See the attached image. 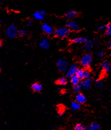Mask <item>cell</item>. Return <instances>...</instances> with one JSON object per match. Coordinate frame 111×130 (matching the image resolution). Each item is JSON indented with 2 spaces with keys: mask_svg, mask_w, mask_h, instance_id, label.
<instances>
[{
  "mask_svg": "<svg viewBox=\"0 0 111 130\" xmlns=\"http://www.w3.org/2000/svg\"><path fill=\"white\" fill-rule=\"evenodd\" d=\"M95 84H96V85L98 86L99 88H103V86H104V84L103 83V81L100 80H96L95 82Z\"/></svg>",
  "mask_w": 111,
  "mask_h": 130,
  "instance_id": "4316f807",
  "label": "cell"
},
{
  "mask_svg": "<svg viewBox=\"0 0 111 130\" xmlns=\"http://www.w3.org/2000/svg\"><path fill=\"white\" fill-rule=\"evenodd\" d=\"M107 46L109 49H111V39L108 41V44H107Z\"/></svg>",
  "mask_w": 111,
  "mask_h": 130,
  "instance_id": "4dcf8cb0",
  "label": "cell"
},
{
  "mask_svg": "<svg viewBox=\"0 0 111 130\" xmlns=\"http://www.w3.org/2000/svg\"><path fill=\"white\" fill-rule=\"evenodd\" d=\"M105 26V35L108 37H111V23H108Z\"/></svg>",
  "mask_w": 111,
  "mask_h": 130,
  "instance_id": "7402d4cb",
  "label": "cell"
},
{
  "mask_svg": "<svg viewBox=\"0 0 111 130\" xmlns=\"http://www.w3.org/2000/svg\"><path fill=\"white\" fill-rule=\"evenodd\" d=\"M84 130H91L90 128H89V126L88 127H86L85 128V129H84Z\"/></svg>",
  "mask_w": 111,
  "mask_h": 130,
  "instance_id": "1f68e13d",
  "label": "cell"
},
{
  "mask_svg": "<svg viewBox=\"0 0 111 130\" xmlns=\"http://www.w3.org/2000/svg\"><path fill=\"white\" fill-rule=\"evenodd\" d=\"M89 127L91 130H100V127L99 124L96 122H93L89 126Z\"/></svg>",
  "mask_w": 111,
  "mask_h": 130,
  "instance_id": "44dd1931",
  "label": "cell"
},
{
  "mask_svg": "<svg viewBox=\"0 0 111 130\" xmlns=\"http://www.w3.org/2000/svg\"><path fill=\"white\" fill-rule=\"evenodd\" d=\"M67 83V78L65 76L60 77V78L58 79L56 81V84L57 85H59L61 86L66 85Z\"/></svg>",
  "mask_w": 111,
  "mask_h": 130,
  "instance_id": "ac0fdd59",
  "label": "cell"
},
{
  "mask_svg": "<svg viewBox=\"0 0 111 130\" xmlns=\"http://www.w3.org/2000/svg\"><path fill=\"white\" fill-rule=\"evenodd\" d=\"M6 34L9 38L13 39L19 35V30L15 25H10L6 28Z\"/></svg>",
  "mask_w": 111,
  "mask_h": 130,
  "instance_id": "3957f363",
  "label": "cell"
},
{
  "mask_svg": "<svg viewBox=\"0 0 111 130\" xmlns=\"http://www.w3.org/2000/svg\"><path fill=\"white\" fill-rule=\"evenodd\" d=\"M33 25V21L32 20H28L26 23V26L27 27H30Z\"/></svg>",
  "mask_w": 111,
  "mask_h": 130,
  "instance_id": "f1b7e54d",
  "label": "cell"
},
{
  "mask_svg": "<svg viewBox=\"0 0 111 130\" xmlns=\"http://www.w3.org/2000/svg\"><path fill=\"white\" fill-rule=\"evenodd\" d=\"M93 61V56L90 53L84 54L80 59V63L84 69L87 70L90 67Z\"/></svg>",
  "mask_w": 111,
  "mask_h": 130,
  "instance_id": "6da1fadb",
  "label": "cell"
},
{
  "mask_svg": "<svg viewBox=\"0 0 111 130\" xmlns=\"http://www.w3.org/2000/svg\"><path fill=\"white\" fill-rule=\"evenodd\" d=\"M85 71V69H84L83 68H79L78 70H77L76 75L81 79V80H84Z\"/></svg>",
  "mask_w": 111,
  "mask_h": 130,
  "instance_id": "d6986e66",
  "label": "cell"
},
{
  "mask_svg": "<svg viewBox=\"0 0 111 130\" xmlns=\"http://www.w3.org/2000/svg\"><path fill=\"white\" fill-rule=\"evenodd\" d=\"M75 101L80 104H84L86 101V98L83 93L77 94L75 97Z\"/></svg>",
  "mask_w": 111,
  "mask_h": 130,
  "instance_id": "7c38bea8",
  "label": "cell"
},
{
  "mask_svg": "<svg viewBox=\"0 0 111 130\" xmlns=\"http://www.w3.org/2000/svg\"><path fill=\"white\" fill-rule=\"evenodd\" d=\"M82 88H82V86L80 85V84H78V85L73 86V91H74L75 93L78 94V93H80V92L81 90H82Z\"/></svg>",
  "mask_w": 111,
  "mask_h": 130,
  "instance_id": "603a6c76",
  "label": "cell"
},
{
  "mask_svg": "<svg viewBox=\"0 0 111 130\" xmlns=\"http://www.w3.org/2000/svg\"><path fill=\"white\" fill-rule=\"evenodd\" d=\"M104 52L102 50H99L97 53V56L99 57H102L104 56Z\"/></svg>",
  "mask_w": 111,
  "mask_h": 130,
  "instance_id": "83f0119b",
  "label": "cell"
},
{
  "mask_svg": "<svg viewBox=\"0 0 111 130\" xmlns=\"http://www.w3.org/2000/svg\"><path fill=\"white\" fill-rule=\"evenodd\" d=\"M80 84L81 85L82 88L87 90L90 88L92 81H91V79H84L81 81Z\"/></svg>",
  "mask_w": 111,
  "mask_h": 130,
  "instance_id": "5bb4252c",
  "label": "cell"
},
{
  "mask_svg": "<svg viewBox=\"0 0 111 130\" xmlns=\"http://www.w3.org/2000/svg\"><path fill=\"white\" fill-rule=\"evenodd\" d=\"M66 26L68 28L70 31L78 32L80 30V27L78 23L74 20H69L66 23Z\"/></svg>",
  "mask_w": 111,
  "mask_h": 130,
  "instance_id": "5b68a950",
  "label": "cell"
},
{
  "mask_svg": "<svg viewBox=\"0 0 111 130\" xmlns=\"http://www.w3.org/2000/svg\"><path fill=\"white\" fill-rule=\"evenodd\" d=\"M78 69V64L76 63L72 64L66 71V78H71L72 76L76 75Z\"/></svg>",
  "mask_w": 111,
  "mask_h": 130,
  "instance_id": "8992f818",
  "label": "cell"
},
{
  "mask_svg": "<svg viewBox=\"0 0 111 130\" xmlns=\"http://www.w3.org/2000/svg\"><path fill=\"white\" fill-rule=\"evenodd\" d=\"M26 31L23 29H20L19 30V36L20 37H24V36H25L26 35Z\"/></svg>",
  "mask_w": 111,
  "mask_h": 130,
  "instance_id": "484cf974",
  "label": "cell"
},
{
  "mask_svg": "<svg viewBox=\"0 0 111 130\" xmlns=\"http://www.w3.org/2000/svg\"><path fill=\"white\" fill-rule=\"evenodd\" d=\"M91 78H92V75H91L90 72L88 71V70H85V75H84V79H91Z\"/></svg>",
  "mask_w": 111,
  "mask_h": 130,
  "instance_id": "cb8c5ba5",
  "label": "cell"
},
{
  "mask_svg": "<svg viewBox=\"0 0 111 130\" xmlns=\"http://www.w3.org/2000/svg\"><path fill=\"white\" fill-rule=\"evenodd\" d=\"M78 15V13L75 10H70L68 11H67L66 13L65 14L64 17L65 19L67 20H72L73 19H74L75 17Z\"/></svg>",
  "mask_w": 111,
  "mask_h": 130,
  "instance_id": "9c48e42d",
  "label": "cell"
},
{
  "mask_svg": "<svg viewBox=\"0 0 111 130\" xmlns=\"http://www.w3.org/2000/svg\"><path fill=\"white\" fill-rule=\"evenodd\" d=\"M70 30L66 26L57 28L54 32V35L56 37L61 38L67 37L70 35Z\"/></svg>",
  "mask_w": 111,
  "mask_h": 130,
  "instance_id": "7a4b0ae2",
  "label": "cell"
},
{
  "mask_svg": "<svg viewBox=\"0 0 111 130\" xmlns=\"http://www.w3.org/2000/svg\"><path fill=\"white\" fill-rule=\"evenodd\" d=\"M96 40L94 39H90L87 40L86 41V42L84 43V49L85 51H90V50L93 48V45L94 44Z\"/></svg>",
  "mask_w": 111,
  "mask_h": 130,
  "instance_id": "8fae6325",
  "label": "cell"
},
{
  "mask_svg": "<svg viewBox=\"0 0 111 130\" xmlns=\"http://www.w3.org/2000/svg\"><path fill=\"white\" fill-rule=\"evenodd\" d=\"M81 81V79L76 75L72 76L70 78V83L72 84V85H73V86L78 85L80 83Z\"/></svg>",
  "mask_w": 111,
  "mask_h": 130,
  "instance_id": "e0dca14e",
  "label": "cell"
},
{
  "mask_svg": "<svg viewBox=\"0 0 111 130\" xmlns=\"http://www.w3.org/2000/svg\"><path fill=\"white\" fill-rule=\"evenodd\" d=\"M31 88H32V89L34 92L39 93L42 91L43 89V86L40 83H38V82H35V83H34L32 84Z\"/></svg>",
  "mask_w": 111,
  "mask_h": 130,
  "instance_id": "9a60e30c",
  "label": "cell"
},
{
  "mask_svg": "<svg viewBox=\"0 0 111 130\" xmlns=\"http://www.w3.org/2000/svg\"><path fill=\"white\" fill-rule=\"evenodd\" d=\"M42 30L47 35H51L54 31L52 26L48 23H44L42 25Z\"/></svg>",
  "mask_w": 111,
  "mask_h": 130,
  "instance_id": "52a82bcc",
  "label": "cell"
},
{
  "mask_svg": "<svg viewBox=\"0 0 111 130\" xmlns=\"http://www.w3.org/2000/svg\"><path fill=\"white\" fill-rule=\"evenodd\" d=\"M39 45L43 49H47L49 48L50 44L47 38H43L40 41Z\"/></svg>",
  "mask_w": 111,
  "mask_h": 130,
  "instance_id": "4fadbf2b",
  "label": "cell"
},
{
  "mask_svg": "<svg viewBox=\"0 0 111 130\" xmlns=\"http://www.w3.org/2000/svg\"><path fill=\"white\" fill-rule=\"evenodd\" d=\"M68 62L64 58H60L57 62V69L60 72H62V73L67 71V70H68Z\"/></svg>",
  "mask_w": 111,
  "mask_h": 130,
  "instance_id": "277c9868",
  "label": "cell"
},
{
  "mask_svg": "<svg viewBox=\"0 0 111 130\" xmlns=\"http://www.w3.org/2000/svg\"><path fill=\"white\" fill-rule=\"evenodd\" d=\"M87 40L86 38L84 37H80L75 38L71 40V43L74 44H82V43H85L86 41Z\"/></svg>",
  "mask_w": 111,
  "mask_h": 130,
  "instance_id": "2e32d148",
  "label": "cell"
},
{
  "mask_svg": "<svg viewBox=\"0 0 111 130\" xmlns=\"http://www.w3.org/2000/svg\"><path fill=\"white\" fill-rule=\"evenodd\" d=\"M85 127L81 123H78L75 126L74 130H84Z\"/></svg>",
  "mask_w": 111,
  "mask_h": 130,
  "instance_id": "d4e9b609",
  "label": "cell"
},
{
  "mask_svg": "<svg viewBox=\"0 0 111 130\" xmlns=\"http://www.w3.org/2000/svg\"><path fill=\"white\" fill-rule=\"evenodd\" d=\"M100 67L105 74L109 73L111 71V65L109 62L107 61L103 62L100 64Z\"/></svg>",
  "mask_w": 111,
  "mask_h": 130,
  "instance_id": "30bf717a",
  "label": "cell"
},
{
  "mask_svg": "<svg viewBox=\"0 0 111 130\" xmlns=\"http://www.w3.org/2000/svg\"><path fill=\"white\" fill-rule=\"evenodd\" d=\"M45 16H46V13L45 11L42 10L36 11L33 14V18L39 21L43 20L45 18Z\"/></svg>",
  "mask_w": 111,
  "mask_h": 130,
  "instance_id": "ba28073f",
  "label": "cell"
},
{
  "mask_svg": "<svg viewBox=\"0 0 111 130\" xmlns=\"http://www.w3.org/2000/svg\"><path fill=\"white\" fill-rule=\"evenodd\" d=\"M1 43V47H2V45H3V40H1V43Z\"/></svg>",
  "mask_w": 111,
  "mask_h": 130,
  "instance_id": "d6a6232c",
  "label": "cell"
},
{
  "mask_svg": "<svg viewBox=\"0 0 111 130\" xmlns=\"http://www.w3.org/2000/svg\"><path fill=\"white\" fill-rule=\"evenodd\" d=\"M105 25H100L98 27V30L99 31H102L103 30H105Z\"/></svg>",
  "mask_w": 111,
  "mask_h": 130,
  "instance_id": "f546056e",
  "label": "cell"
},
{
  "mask_svg": "<svg viewBox=\"0 0 111 130\" xmlns=\"http://www.w3.org/2000/svg\"><path fill=\"white\" fill-rule=\"evenodd\" d=\"M70 107L72 110L75 111V110H78L80 108L81 104H79L78 102H76V101H74V102H72L71 103Z\"/></svg>",
  "mask_w": 111,
  "mask_h": 130,
  "instance_id": "ffe728a7",
  "label": "cell"
}]
</instances>
